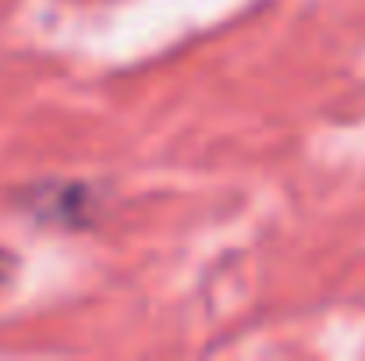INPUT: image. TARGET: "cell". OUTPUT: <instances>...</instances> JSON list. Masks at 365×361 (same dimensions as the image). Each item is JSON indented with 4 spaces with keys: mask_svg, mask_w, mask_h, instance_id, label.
<instances>
[{
    "mask_svg": "<svg viewBox=\"0 0 365 361\" xmlns=\"http://www.w3.org/2000/svg\"><path fill=\"white\" fill-rule=\"evenodd\" d=\"M21 209L36 224L89 231L103 216V195L86 181H43L21 192Z\"/></svg>",
    "mask_w": 365,
    "mask_h": 361,
    "instance_id": "cell-1",
    "label": "cell"
},
{
    "mask_svg": "<svg viewBox=\"0 0 365 361\" xmlns=\"http://www.w3.org/2000/svg\"><path fill=\"white\" fill-rule=\"evenodd\" d=\"M14 269H18V258H14L11 251H4V248H0V294L11 287V280H14Z\"/></svg>",
    "mask_w": 365,
    "mask_h": 361,
    "instance_id": "cell-2",
    "label": "cell"
}]
</instances>
